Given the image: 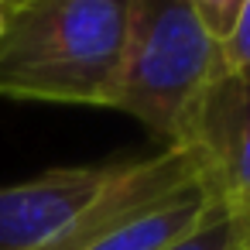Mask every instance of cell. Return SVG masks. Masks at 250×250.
Listing matches in <instances>:
<instances>
[{
	"label": "cell",
	"instance_id": "6da1fadb",
	"mask_svg": "<svg viewBox=\"0 0 250 250\" xmlns=\"http://www.w3.org/2000/svg\"><path fill=\"white\" fill-rule=\"evenodd\" d=\"M127 0H0V96L110 110Z\"/></svg>",
	"mask_w": 250,
	"mask_h": 250
},
{
	"label": "cell",
	"instance_id": "7a4b0ae2",
	"mask_svg": "<svg viewBox=\"0 0 250 250\" xmlns=\"http://www.w3.org/2000/svg\"><path fill=\"white\" fill-rule=\"evenodd\" d=\"M219 76V45L202 31L192 0H127L110 110L141 120L168 151L182 144L202 93Z\"/></svg>",
	"mask_w": 250,
	"mask_h": 250
},
{
	"label": "cell",
	"instance_id": "3957f363",
	"mask_svg": "<svg viewBox=\"0 0 250 250\" xmlns=\"http://www.w3.org/2000/svg\"><path fill=\"white\" fill-rule=\"evenodd\" d=\"M185 151L212 199L240 219H250V83L223 72L199 100L185 137Z\"/></svg>",
	"mask_w": 250,
	"mask_h": 250
},
{
	"label": "cell",
	"instance_id": "277c9868",
	"mask_svg": "<svg viewBox=\"0 0 250 250\" xmlns=\"http://www.w3.org/2000/svg\"><path fill=\"white\" fill-rule=\"evenodd\" d=\"M127 161L52 168L31 182L0 188V250H35L93 209Z\"/></svg>",
	"mask_w": 250,
	"mask_h": 250
},
{
	"label": "cell",
	"instance_id": "5b68a950",
	"mask_svg": "<svg viewBox=\"0 0 250 250\" xmlns=\"http://www.w3.org/2000/svg\"><path fill=\"white\" fill-rule=\"evenodd\" d=\"M195 178H199L195 161L175 147L151 154V158H130L124 175L113 182V188L93 209H86L72 226H65L59 236H52L48 243H42L35 250H86L93 240H100L110 226H117L130 212L144 209L147 202H154Z\"/></svg>",
	"mask_w": 250,
	"mask_h": 250
},
{
	"label": "cell",
	"instance_id": "8992f818",
	"mask_svg": "<svg viewBox=\"0 0 250 250\" xmlns=\"http://www.w3.org/2000/svg\"><path fill=\"white\" fill-rule=\"evenodd\" d=\"M223 206L212 199L202 178L147 202L144 209L130 212L117 226H110L100 240H93L86 250H165L175 240L199 229L209 216H216Z\"/></svg>",
	"mask_w": 250,
	"mask_h": 250
},
{
	"label": "cell",
	"instance_id": "52a82bcc",
	"mask_svg": "<svg viewBox=\"0 0 250 250\" xmlns=\"http://www.w3.org/2000/svg\"><path fill=\"white\" fill-rule=\"evenodd\" d=\"M247 247H250V219H240L219 209L199 229H192L188 236L175 240L165 250H247Z\"/></svg>",
	"mask_w": 250,
	"mask_h": 250
},
{
	"label": "cell",
	"instance_id": "ba28073f",
	"mask_svg": "<svg viewBox=\"0 0 250 250\" xmlns=\"http://www.w3.org/2000/svg\"><path fill=\"white\" fill-rule=\"evenodd\" d=\"M240 4H243V0H192V11H195L202 31H206L219 48L226 45V38H229L233 28H236Z\"/></svg>",
	"mask_w": 250,
	"mask_h": 250
},
{
	"label": "cell",
	"instance_id": "9c48e42d",
	"mask_svg": "<svg viewBox=\"0 0 250 250\" xmlns=\"http://www.w3.org/2000/svg\"><path fill=\"white\" fill-rule=\"evenodd\" d=\"M219 55H223V72H229V76L250 83V0H243V4H240L236 28H233V35L226 38V45L219 48Z\"/></svg>",
	"mask_w": 250,
	"mask_h": 250
},
{
	"label": "cell",
	"instance_id": "30bf717a",
	"mask_svg": "<svg viewBox=\"0 0 250 250\" xmlns=\"http://www.w3.org/2000/svg\"><path fill=\"white\" fill-rule=\"evenodd\" d=\"M247 250H250V247H247Z\"/></svg>",
	"mask_w": 250,
	"mask_h": 250
}]
</instances>
